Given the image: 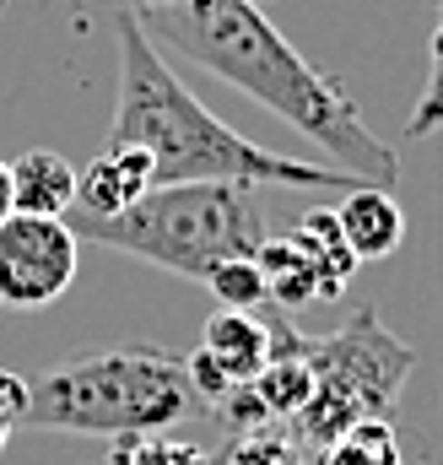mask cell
<instances>
[{
  "mask_svg": "<svg viewBox=\"0 0 443 465\" xmlns=\"http://www.w3.org/2000/svg\"><path fill=\"white\" fill-rule=\"evenodd\" d=\"M287 243L309 260V271H314V282H320V298H340V287L351 282L357 260H351V249L340 243L335 212H309V217H303V228L292 232Z\"/></svg>",
  "mask_w": 443,
  "mask_h": 465,
  "instance_id": "cell-11",
  "label": "cell"
},
{
  "mask_svg": "<svg viewBox=\"0 0 443 465\" xmlns=\"http://www.w3.org/2000/svg\"><path fill=\"white\" fill-rule=\"evenodd\" d=\"M152 184V157L135 146H103L82 173H76V206L65 217H119L135 206Z\"/></svg>",
  "mask_w": 443,
  "mask_h": 465,
  "instance_id": "cell-7",
  "label": "cell"
},
{
  "mask_svg": "<svg viewBox=\"0 0 443 465\" xmlns=\"http://www.w3.org/2000/svg\"><path fill=\"white\" fill-rule=\"evenodd\" d=\"M0 411L22 428V411H27V373H5V368H0Z\"/></svg>",
  "mask_w": 443,
  "mask_h": 465,
  "instance_id": "cell-17",
  "label": "cell"
},
{
  "mask_svg": "<svg viewBox=\"0 0 443 465\" xmlns=\"http://www.w3.org/2000/svg\"><path fill=\"white\" fill-rule=\"evenodd\" d=\"M438 124H443V60H433L428 87H422L411 119H406V135H428V130H438Z\"/></svg>",
  "mask_w": 443,
  "mask_h": 465,
  "instance_id": "cell-16",
  "label": "cell"
},
{
  "mask_svg": "<svg viewBox=\"0 0 443 465\" xmlns=\"http://www.w3.org/2000/svg\"><path fill=\"white\" fill-rule=\"evenodd\" d=\"M0 5H5V0H0Z\"/></svg>",
  "mask_w": 443,
  "mask_h": 465,
  "instance_id": "cell-22",
  "label": "cell"
},
{
  "mask_svg": "<svg viewBox=\"0 0 443 465\" xmlns=\"http://www.w3.org/2000/svg\"><path fill=\"white\" fill-rule=\"evenodd\" d=\"M206 287L217 292L222 309H238V314H254V309H265V303H271L260 260H227V265H217V271L206 276Z\"/></svg>",
  "mask_w": 443,
  "mask_h": 465,
  "instance_id": "cell-15",
  "label": "cell"
},
{
  "mask_svg": "<svg viewBox=\"0 0 443 465\" xmlns=\"http://www.w3.org/2000/svg\"><path fill=\"white\" fill-rule=\"evenodd\" d=\"M11 433H16V422H11V417L0 411V450H5V439H11Z\"/></svg>",
  "mask_w": 443,
  "mask_h": 465,
  "instance_id": "cell-19",
  "label": "cell"
},
{
  "mask_svg": "<svg viewBox=\"0 0 443 465\" xmlns=\"http://www.w3.org/2000/svg\"><path fill=\"white\" fill-rule=\"evenodd\" d=\"M303 362L314 373V395L292 422L298 444L325 450L357 422H395L417 351L400 336H389L373 309H357L330 336H303Z\"/></svg>",
  "mask_w": 443,
  "mask_h": 465,
  "instance_id": "cell-5",
  "label": "cell"
},
{
  "mask_svg": "<svg viewBox=\"0 0 443 465\" xmlns=\"http://www.w3.org/2000/svg\"><path fill=\"white\" fill-rule=\"evenodd\" d=\"M320 465H400L395 422H357L320 450Z\"/></svg>",
  "mask_w": 443,
  "mask_h": 465,
  "instance_id": "cell-13",
  "label": "cell"
},
{
  "mask_svg": "<svg viewBox=\"0 0 443 465\" xmlns=\"http://www.w3.org/2000/svg\"><path fill=\"white\" fill-rule=\"evenodd\" d=\"M109 146H135L152 157V184H287V190H357L362 179L340 168H314L281 152L254 146L227 119H217L162 60V49L141 33L135 11L119 16V104Z\"/></svg>",
  "mask_w": 443,
  "mask_h": 465,
  "instance_id": "cell-2",
  "label": "cell"
},
{
  "mask_svg": "<svg viewBox=\"0 0 443 465\" xmlns=\"http://www.w3.org/2000/svg\"><path fill=\"white\" fill-rule=\"evenodd\" d=\"M135 22L152 44H168L173 54L195 60L201 71L222 76L243 98L265 104L276 119H287L292 130L320 141L340 173L395 190V179H400L395 146H384L362 124L357 104L314 60H303L287 44V33L265 11L238 5V0H173V5H135Z\"/></svg>",
  "mask_w": 443,
  "mask_h": 465,
  "instance_id": "cell-1",
  "label": "cell"
},
{
  "mask_svg": "<svg viewBox=\"0 0 443 465\" xmlns=\"http://www.w3.org/2000/svg\"><path fill=\"white\" fill-rule=\"evenodd\" d=\"M260 271H265L271 309H298V303H314V298H320V282H314L309 260H303L287 238H276V243L260 249Z\"/></svg>",
  "mask_w": 443,
  "mask_h": 465,
  "instance_id": "cell-12",
  "label": "cell"
},
{
  "mask_svg": "<svg viewBox=\"0 0 443 465\" xmlns=\"http://www.w3.org/2000/svg\"><path fill=\"white\" fill-rule=\"evenodd\" d=\"M5 179H11V212H22V217L65 223V212L76 206V168H71V157H60L49 146H33L16 163H5Z\"/></svg>",
  "mask_w": 443,
  "mask_h": 465,
  "instance_id": "cell-10",
  "label": "cell"
},
{
  "mask_svg": "<svg viewBox=\"0 0 443 465\" xmlns=\"http://www.w3.org/2000/svg\"><path fill=\"white\" fill-rule=\"evenodd\" d=\"M11 217V179H5V163H0V223Z\"/></svg>",
  "mask_w": 443,
  "mask_h": 465,
  "instance_id": "cell-18",
  "label": "cell"
},
{
  "mask_svg": "<svg viewBox=\"0 0 443 465\" xmlns=\"http://www.w3.org/2000/svg\"><path fill=\"white\" fill-rule=\"evenodd\" d=\"M201 357L217 368L227 384H254V373L271 362L276 351V320H260V314H238V309H217L206 320V336H201Z\"/></svg>",
  "mask_w": 443,
  "mask_h": 465,
  "instance_id": "cell-8",
  "label": "cell"
},
{
  "mask_svg": "<svg viewBox=\"0 0 443 465\" xmlns=\"http://www.w3.org/2000/svg\"><path fill=\"white\" fill-rule=\"evenodd\" d=\"M238 5H254V11H265V5H271V0H238Z\"/></svg>",
  "mask_w": 443,
  "mask_h": 465,
  "instance_id": "cell-20",
  "label": "cell"
},
{
  "mask_svg": "<svg viewBox=\"0 0 443 465\" xmlns=\"http://www.w3.org/2000/svg\"><path fill=\"white\" fill-rule=\"evenodd\" d=\"M65 228L76 232V243H103L190 282H206L227 260H260L271 243L254 184L227 179L157 184L119 217H65Z\"/></svg>",
  "mask_w": 443,
  "mask_h": 465,
  "instance_id": "cell-4",
  "label": "cell"
},
{
  "mask_svg": "<svg viewBox=\"0 0 443 465\" xmlns=\"http://www.w3.org/2000/svg\"><path fill=\"white\" fill-rule=\"evenodd\" d=\"M82 243L54 217L11 212L0 223V303L5 309H44L76 282Z\"/></svg>",
  "mask_w": 443,
  "mask_h": 465,
  "instance_id": "cell-6",
  "label": "cell"
},
{
  "mask_svg": "<svg viewBox=\"0 0 443 465\" xmlns=\"http://www.w3.org/2000/svg\"><path fill=\"white\" fill-rule=\"evenodd\" d=\"M335 228H340V243L351 249V260H384L400 249L406 238V212L395 201V190H379V184H357L346 190V201L335 206Z\"/></svg>",
  "mask_w": 443,
  "mask_h": 465,
  "instance_id": "cell-9",
  "label": "cell"
},
{
  "mask_svg": "<svg viewBox=\"0 0 443 465\" xmlns=\"http://www.w3.org/2000/svg\"><path fill=\"white\" fill-rule=\"evenodd\" d=\"M222 465H303V444L281 428V422H265L254 433H238L227 444Z\"/></svg>",
  "mask_w": 443,
  "mask_h": 465,
  "instance_id": "cell-14",
  "label": "cell"
},
{
  "mask_svg": "<svg viewBox=\"0 0 443 465\" xmlns=\"http://www.w3.org/2000/svg\"><path fill=\"white\" fill-rule=\"evenodd\" d=\"M135 5H173V0H135Z\"/></svg>",
  "mask_w": 443,
  "mask_h": 465,
  "instance_id": "cell-21",
  "label": "cell"
},
{
  "mask_svg": "<svg viewBox=\"0 0 443 465\" xmlns=\"http://www.w3.org/2000/svg\"><path fill=\"white\" fill-rule=\"evenodd\" d=\"M201 411L206 401L195 395L184 357L162 347H109L33 373L22 428L93 433V439H157Z\"/></svg>",
  "mask_w": 443,
  "mask_h": 465,
  "instance_id": "cell-3",
  "label": "cell"
}]
</instances>
